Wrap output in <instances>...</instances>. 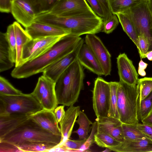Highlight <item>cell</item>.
Wrapping results in <instances>:
<instances>
[{"label":"cell","mask_w":152,"mask_h":152,"mask_svg":"<svg viewBox=\"0 0 152 152\" xmlns=\"http://www.w3.org/2000/svg\"><path fill=\"white\" fill-rule=\"evenodd\" d=\"M83 40L80 36L70 34L65 35L42 55L15 67L11 75L21 79L42 72L49 66L73 52Z\"/></svg>","instance_id":"1"},{"label":"cell","mask_w":152,"mask_h":152,"mask_svg":"<svg viewBox=\"0 0 152 152\" xmlns=\"http://www.w3.org/2000/svg\"><path fill=\"white\" fill-rule=\"evenodd\" d=\"M34 21L48 23L69 30L71 34L80 36L95 34L101 31L102 18L94 11L71 16L56 15L41 12H37Z\"/></svg>","instance_id":"2"},{"label":"cell","mask_w":152,"mask_h":152,"mask_svg":"<svg viewBox=\"0 0 152 152\" xmlns=\"http://www.w3.org/2000/svg\"><path fill=\"white\" fill-rule=\"evenodd\" d=\"M83 67L77 59L56 81L55 91L58 104L69 106L77 102L83 87L85 74Z\"/></svg>","instance_id":"3"},{"label":"cell","mask_w":152,"mask_h":152,"mask_svg":"<svg viewBox=\"0 0 152 152\" xmlns=\"http://www.w3.org/2000/svg\"><path fill=\"white\" fill-rule=\"evenodd\" d=\"M61 136L53 134L43 129L30 118L3 136L0 141L7 142L16 145L24 141L40 142L59 145Z\"/></svg>","instance_id":"4"},{"label":"cell","mask_w":152,"mask_h":152,"mask_svg":"<svg viewBox=\"0 0 152 152\" xmlns=\"http://www.w3.org/2000/svg\"><path fill=\"white\" fill-rule=\"evenodd\" d=\"M117 91V107L119 119L122 123L134 124L138 117L139 83L129 85L120 80Z\"/></svg>","instance_id":"5"},{"label":"cell","mask_w":152,"mask_h":152,"mask_svg":"<svg viewBox=\"0 0 152 152\" xmlns=\"http://www.w3.org/2000/svg\"><path fill=\"white\" fill-rule=\"evenodd\" d=\"M42 109L31 93L16 95L0 94V116L12 113L30 115Z\"/></svg>","instance_id":"6"},{"label":"cell","mask_w":152,"mask_h":152,"mask_svg":"<svg viewBox=\"0 0 152 152\" xmlns=\"http://www.w3.org/2000/svg\"><path fill=\"white\" fill-rule=\"evenodd\" d=\"M128 11L138 36L142 35L147 38L150 46L148 51L152 50V15L148 0H142Z\"/></svg>","instance_id":"7"},{"label":"cell","mask_w":152,"mask_h":152,"mask_svg":"<svg viewBox=\"0 0 152 152\" xmlns=\"http://www.w3.org/2000/svg\"><path fill=\"white\" fill-rule=\"evenodd\" d=\"M56 83L42 75L31 93L40 104L43 109L54 111L58 104L55 91Z\"/></svg>","instance_id":"8"},{"label":"cell","mask_w":152,"mask_h":152,"mask_svg":"<svg viewBox=\"0 0 152 152\" xmlns=\"http://www.w3.org/2000/svg\"><path fill=\"white\" fill-rule=\"evenodd\" d=\"M92 93L93 108L97 118L108 116L110 95L109 82L98 77L94 81Z\"/></svg>","instance_id":"9"},{"label":"cell","mask_w":152,"mask_h":152,"mask_svg":"<svg viewBox=\"0 0 152 152\" xmlns=\"http://www.w3.org/2000/svg\"><path fill=\"white\" fill-rule=\"evenodd\" d=\"M92 11H94L86 0H60L48 10L41 12L69 16Z\"/></svg>","instance_id":"10"},{"label":"cell","mask_w":152,"mask_h":152,"mask_svg":"<svg viewBox=\"0 0 152 152\" xmlns=\"http://www.w3.org/2000/svg\"><path fill=\"white\" fill-rule=\"evenodd\" d=\"M63 37L52 36L32 39L24 47L22 64L43 54Z\"/></svg>","instance_id":"11"},{"label":"cell","mask_w":152,"mask_h":152,"mask_svg":"<svg viewBox=\"0 0 152 152\" xmlns=\"http://www.w3.org/2000/svg\"><path fill=\"white\" fill-rule=\"evenodd\" d=\"M84 42L99 63L104 75H110L112 68L111 55L101 39L95 34H87Z\"/></svg>","instance_id":"12"},{"label":"cell","mask_w":152,"mask_h":152,"mask_svg":"<svg viewBox=\"0 0 152 152\" xmlns=\"http://www.w3.org/2000/svg\"><path fill=\"white\" fill-rule=\"evenodd\" d=\"M11 12L25 28L34 22L37 13L33 4L26 0H11Z\"/></svg>","instance_id":"13"},{"label":"cell","mask_w":152,"mask_h":152,"mask_svg":"<svg viewBox=\"0 0 152 152\" xmlns=\"http://www.w3.org/2000/svg\"><path fill=\"white\" fill-rule=\"evenodd\" d=\"M32 39L52 36H64L71 33L70 31L53 24L34 21L25 28Z\"/></svg>","instance_id":"14"},{"label":"cell","mask_w":152,"mask_h":152,"mask_svg":"<svg viewBox=\"0 0 152 152\" xmlns=\"http://www.w3.org/2000/svg\"><path fill=\"white\" fill-rule=\"evenodd\" d=\"M84 43L83 40L73 52L47 67L42 72L43 75L56 83L64 72L77 59L80 49Z\"/></svg>","instance_id":"15"},{"label":"cell","mask_w":152,"mask_h":152,"mask_svg":"<svg viewBox=\"0 0 152 152\" xmlns=\"http://www.w3.org/2000/svg\"><path fill=\"white\" fill-rule=\"evenodd\" d=\"M116 59L120 80L130 85L137 84L138 75L132 61L124 53L120 54Z\"/></svg>","instance_id":"16"},{"label":"cell","mask_w":152,"mask_h":152,"mask_svg":"<svg viewBox=\"0 0 152 152\" xmlns=\"http://www.w3.org/2000/svg\"><path fill=\"white\" fill-rule=\"evenodd\" d=\"M96 121L97 132L107 134L120 142L124 141L122 123L119 119L110 116L99 117L97 118Z\"/></svg>","instance_id":"17"},{"label":"cell","mask_w":152,"mask_h":152,"mask_svg":"<svg viewBox=\"0 0 152 152\" xmlns=\"http://www.w3.org/2000/svg\"><path fill=\"white\" fill-rule=\"evenodd\" d=\"M29 118L47 132L55 135L61 136L60 128L54 111L42 109L30 115Z\"/></svg>","instance_id":"18"},{"label":"cell","mask_w":152,"mask_h":152,"mask_svg":"<svg viewBox=\"0 0 152 152\" xmlns=\"http://www.w3.org/2000/svg\"><path fill=\"white\" fill-rule=\"evenodd\" d=\"M109 149L118 152H152V141L147 137L137 140L125 139L116 146Z\"/></svg>","instance_id":"19"},{"label":"cell","mask_w":152,"mask_h":152,"mask_svg":"<svg viewBox=\"0 0 152 152\" xmlns=\"http://www.w3.org/2000/svg\"><path fill=\"white\" fill-rule=\"evenodd\" d=\"M69 107L59 123L61 133V141L59 145L69 139L76 119L80 111L79 106H75L72 105Z\"/></svg>","instance_id":"20"},{"label":"cell","mask_w":152,"mask_h":152,"mask_svg":"<svg viewBox=\"0 0 152 152\" xmlns=\"http://www.w3.org/2000/svg\"><path fill=\"white\" fill-rule=\"evenodd\" d=\"M77 59L83 67L93 73L99 76L104 75L99 63L85 43H83L80 49Z\"/></svg>","instance_id":"21"},{"label":"cell","mask_w":152,"mask_h":152,"mask_svg":"<svg viewBox=\"0 0 152 152\" xmlns=\"http://www.w3.org/2000/svg\"><path fill=\"white\" fill-rule=\"evenodd\" d=\"M29 118V115L20 113L0 116V137L16 128Z\"/></svg>","instance_id":"22"},{"label":"cell","mask_w":152,"mask_h":152,"mask_svg":"<svg viewBox=\"0 0 152 152\" xmlns=\"http://www.w3.org/2000/svg\"><path fill=\"white\" fill-rule=\"evenodd\" d=\"M12 24L14 29L16 42L17 58L15 65L16 67L22 64V54L24 47L32 39L19 23L15 21Z\"/></svg>","instance_id":"23"},{"label":"cell","mask_w":152,"mask_h":152,"mask_svg":"<svg viewBox=\"0 0 152 152\" xmlns=\"http://www.w3.org/2000/svg\"><path fill=\"white\" fill-rule=\"evenodd\" d=\"M115 15L117 16L124 31L132 40L138 49V36L136 30L127 10Z\"/></svg>","instance_id":"24"},{"label":"cell","mask_w":152,"mask_h":152,"mask_svg":"<svg viewBox=\"0 0 152 152\" xmlns=\"http://www.w3.org/2000/svg\"><path fill=\"white\" fill-rule=\"evenodd\" d=\"M14 63L11 60L8 44L5 33L0 34V72L11 69Z\"/></svg>","instance_id":"25"},{"label":"cell","mask_w":152,"mask_h":152,"mask_svg":"<svg viewBox=\"0 0 152 152\" xmlns=\"http://www.w3.org/2000/svg\"><path fill=\"white\" fill-rule=\"evenodd\" d=\"M16 145L22 152H49L57 145L51 143L26 141L20 142Z\"/></svg>","instance_id":"26"},{"label":"cell","mask_w":152,"mask_h":152,"mask_svg":"<svg viewBox=\"0 0 152 152\" xmlns=\"http://www.w3.org/2000/svg\"><path fill=\"white\" fill-rule=\"evenodd\" d=\"M142 0H108L112 13L122 12L137 5Z\"/></svg>","instance_id":"27"},{"label":"cell","mask_w":152,"mask_h":152,"mask_svg":"<svg viewBox=\"0 0 152 152\" xmlns=\"http://www.w3.org/2000/svg\"><path fill=\"white\" fill-rule=\"evenodd\" d=\"M78 117L76 122L79 125V127L73 133L78 134L80 140L87 139L88 134L91 128L90 125L92 124V123L83 111H80Z\"/></svg>","instance_id":"28"},{"label":"cell","mask_w":152,"mask_h":152,"mask_svg":"<svg viewBox=\"0 0 152 152\" xmlns=\"http://www.w3.org/2000/svg\"><path fill=\"white\" fill-rule=\"evenodd\" d=\"M124 134L125 140H137L147 137L137 127L136 124L122 123Z\"/></svg>","instance_id":"29"},{"label":"cell","mask_w":152,"mask_h":152,"mask_svg":"<svg viewBox=\"0 0 152 152\" xmlns=\"http://www.w3.org/2000/svg\"><path fill=\"white\" fill-rule=\"evenodd\" d=\"M94 142L99 147L108 148L115 147L120 143L107 134L97 132L94 135Z\"/></svg>","instance_id":"30"},{"label":"cell","mask_w":152,"mask_h":152,"mask_svg":"<svg viewBox=\"0 0 152 152\" xmlns=\"http://www.w3.org/2000/svg\"><path fill=\"white\" fill-rule=\"evenodd\" d=\"M110 95V109L108 116H110L119 119V116L117 107V91L118 82L111 81L109 82Z\"/></svg>","instance_id":"31"},{"label":"cell","mask_w":152,"mask_h":152,"mask_svg":"<svg viewBox=\"0 0 152 152\" xmlns=\"http://www.w3.org/2000/svg\"><path fill=\"white\" fill-rule=\"evenodd\" d=\"M5 34L9 48L11 60L15 64L16 60L17 52L15 37L13 24H10L7 27Z\"/></svg>","instance_id":"32"},{"label":"cell","mask_w":152,"mask_h":152,"mask_svg":"<svg viewBox=\"0 0 152 152\" xmlns=\"http://www.w3.org/2000/svg\"><path fill=\"white\" fill-rule=\"evenodd\" d=\"M152 111V91L145 98L139 102L138 117L139 121Z\"/></svg>","instance_id":"33"},{"label":"cell","mask_w":152,"mask_h":152,"mask_svg":"<svg viewBox=\"0 0 152 152\" xmlns=\"http://www.w3.org/2000/svg\"><path fill=\"white\" fill-rule=\"evenodd\" d=\"M139 102L147 96L152 91V77H145L139 79Z\"/></svg>","instance_id":"34"},{"label":"cell","mask_w":152,"mask_h":152,"mask_svg":"<svg viewBox=\"0 0 152 152\" xmlns=\"http://www.w3.org/2000/svg\"><path fill=\"white\" fill-rule=\"evenodd\" d=\"M22 92L15 88L5 78L0 76V94L7 95L21 94Z\"/></svg>","instance_id":"35"},{"label":"cell","mask_w":152,"mask_h":152,"mask_svg":"<svg viewBox=\"0 0 152 152\" xmlns=\"http://www.w3.org/2000/svg\"><path fill=\"white\" fill-rule=\"evenodd\" d=\"M118 19L115 14H113L110 18L103 23L101 31L106 34L112 33L116 28L119 24Z\"/></svg>","instance_id":"36"},{"label":"cell","mask_w":152,"mask_h":152,"mask_svg":"<svg viewBox=\"0 0 152 152\" xmlns=\"http://www.w3.org/2000/svg\"><path fill=\"white\" fill-rule=\"evenodd\" d=\"M87 139L72 140L69 139L59 145H62L68 149L69 152L77 151V150L80 151V150L85 143Z\"/></svg>","instance_id":"37"},{"label":"cell","mask_w":152,"mask_h":152,"mask_svg":"<svg viewBox=\"0 0 152 152\" xmlns=\"http://www.w3.org/2000/svg\"><path fill=\"white\" fill-rule=\"evenodd\" d=\"M59 0H34L33 4L35 8H38V12L48 10Z\"/></svg>","instance_id":"38"},{"label":"cell","mask_w":152,"mask_h":152,"mask_svg":"<svg viewBox=\"0 0 152 152\" xmlns=\"http://www.w3.org/2000/svg\"><path fill=\"white\" fill-rule=\"evenodd\" d=\"M139 48L138 49L140 57L146 58L145 54L148 51L149 44L148 39L142 35L138 36Z\"/></svg>","instance_id":"39"},{"label":"cell","mask_w":152,"mask_h":152,"mask_svg":"<svg viewBox=\"0 0 152 152\" xmlns=\"http://www.w3.org/2000/svg\"><path fill=\"white\" fill-rule=\"evenodd\" d=\"M22 152L16 145L7 142L0 141V152Z\"/></svg>","instance_id":"40"},{"label":"cell","mask_w":152,"mask_h":152,"mask_svg":"<svg viewBox=\"0 0 152 152\" xmlns=\"http://www.w3.org/2000/svg\"><path fill=\"white\" fill-rule=\"evenodd\" d=\"M100 4L104 13L103 23L108 20L113 14L110 10L108 0H97Z\"/></svg>","instance_id":"41"},{"label":"cell","mask_w":152,"mask_h":152,"mask_svg":"<svg viewBox=\"0 0 152 152\" xmlns=\"http://www.w3.org/2000/svg\"><path fill=\"white\" fill-rule=\"evenodd\" d=\"M90 5L92 10L99 17L103 18L104 13L103 10L97 0H86Z\"/></svg>","instance_id":"42"},{"label":"cell","mask_w":152,"mask_h":152,"mask_svg":"<svg viewBox=\"0 0 152 152\" xmlns=\"http://www.w3.org/2000/svg\"><path fill=\"white\" fill-rule=\"evenodd\" d=\"M138 128L146 137L152 141V125L143 123H137L136 124Z\"/></svg>","instance_id":"43"},{"label":"cell","mask_w":152,"mask_h":152,"mask_svg":"<svg viewBox=\"0 0 152 152\" xmlns=\"http://www.w3.org/2000/svg\"><path fill=\"white\" fill-rule=\"evenodd\" d=\"M0 11L2 13L11 12V0H0Z\"/></svg>","instance_id":"44"},{"label":"cell","mask_w":152,"mask_h":152,"mask_svg":"<svg viewBox=\"0 0 152 152\" xmlns=\"http://www.w3.org/2000/svg\"><path fill=\"white\" fill-rule=\"evenodd\" d=\"M64 106L61 105L56 107L54 111V113L56 120L59 123L64 116L65 111L64 110Z\"/></svg>","instance_id":"45"},{"label":"cell","mask_w":152,"mask_h":152,"mask_svg":"<svg viewBox=\"0 0 152 152\" xmlns=\"http://www.w3.org/2000/svg\"><path fill=\"white\" fill-rule=\"evenodd\" d=\"M148 64L144 62L141 59L139 63V67L138 69V73L139 75L142 76H144L146 75L145 71L148 66Z\"/></svg>","instance_id":"46"},{"label":"cell","mask_w":152,"mask_h":152,"mask_svg":"<svg viewBox=\"0 0 152 152\" xmlns=\"http://www.w3.org/2000/svg\"><path fill=\"white\" fill-rule=\"evenodd\" d=\"M141 121L143 124L152 125V111Z\"/></svg>","instance_id":"47"},{"label":"cell","mask_w":152,"mask_h":152,"mask_svg":"<svg viewBox=\"0 0 152 152\" xmlns=\"http://www.w3.org/2000/svg\"><path fill=\"white\" fill-rule=\"evenodd\" d=\"M145 57L150 61H152V50L148 51L145 54Z\"/></svg>","instance_id":"48"},{"label":"cell","mask_w":152,"mask_h":152,"mask_svg":"<svg viewBox=\"0 0 152 152\" xmlns=\"http://www.w3.org/2000/svg\"><path fill=\"white\" fill-rule=\"evenodd\" d=\"M148 6L152 15V0H148Z\"/></svg>","instance_id":"49"},{"label":"cell","mask_w":152,"mask_h":152,"mask_svg":"<svg viewBox=\"0 0 152 152\" xmlns=\"http://www.w3.org/2000/svg\"><path fill=\"white\" fill-rule=\"evenodd\" d=\"M28 1H30L31 3L32 4H33V2H34V0H26Z\"/></svg>","instance_id":"50"}]
</instances>
